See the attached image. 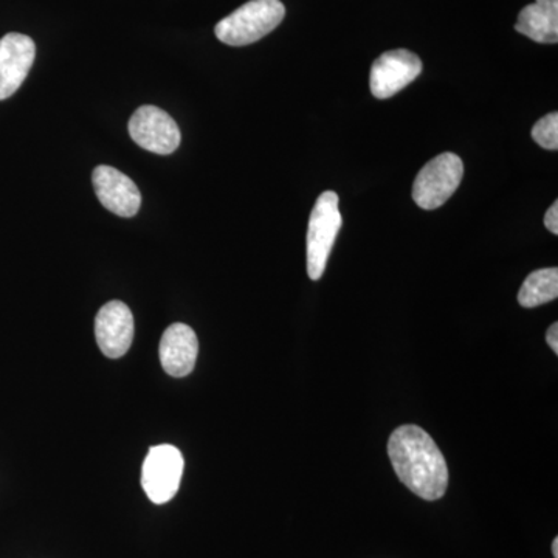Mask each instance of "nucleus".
Returning a JSON list of instances; mask_svg holds the SVG:
<instances>
[{
    "label": "nucleus",
    "instance_id": "f257e3e1",
    "mask_svg": "<svg viewBox=\"0 0 558 558\" xmlns=\"http://www.w3.org/2000/svg\"><path fill=\"white\" fill-rule=\"evenodd\" d=\"M388 454L400 483L414 495L436 501L449 487V468L439 447L425 429L403 425L392 433Z\"/></svg>",
    "mask_w": 558,
    "mask_h": 558
},
{
    "label": "nucleus",
    "instance_id": "f03ea898",
    "mask_svg": "<svg viewBox=\"0 0 558 558\" xmlns=\"http://www.w3.org/2000/svg\"><path fill=\"white\" fill-rule=\"evenodd\" d=\"M286 9L281 0H250L216 25L220 43L244 47L263 39L281 24Z\"/></svg>",
    "mask_w": 558,
    "mask_h": 558
},
{
    "label": "nucleus",
    "instance_id": "7ed1b4c3",
    "mask_svg": "<svg viewBox=\"0 0 558 558\" xmlns=\"http://www.w3.org/2000/svg\"><path fill=\"white\" fill-rule=\"evenodd\" d=\"M343 226L339 208V194L325 191L311 213L307 227V275L318 281L325 274L333 242Z\"/></svg>",
    "mask_w": 558,
    "mask_h": 558
},
{
    "label": "nucleus",
    "instance_id": "20e7f679",
    "mask_svg": "<svg viewBox=\"0 0 558 558\" xmlns=\"http://www.w3.org/2000/svg\"><path fill=\"white\" fill-rule=\"evenodd\" d=\"M464 165L457 154L444 153L429 160L413 185V201L422 209L442 207L461 185Z\"/></svg>",
    "mask_w": 558,
    "mask_h": 558
},
{
    "label": "nucleus",
    "instance_id": "39448f33",
    "mask_svg": "<svg viewBox=\"0 0 558 558\" xmlns=\"http://www.w3.org/2000/svg\"><path fill=\"white\" fill-rule=\"evenodd\" d=\"M183 461L178 447L170 444L150 447L142 469V486L154 505H165L175 497L182 481Z\"/></svg>",
    "mask_w": 558,
    "mask_h": 558
},
{
    "label": "nucleus",
    "instance_id": "423d86ee",
    "mask_svg": "<svg viewBox=\"0 0 558 558\" xmlns=\"http://www.w3.org/2000/svg\"><path fill=\"white\" fill-rule=\"evenodd\" d=\"M130 134L140 148L160 156L174 153L180 146V130L170 116L156 106H142L130 121Z\"/></svg>",
    "mask_w": 558,
    "mask_h": 558
},
{
    "label": "nucleus",
    "instance_id": "0eeeda50",
    "mask_svg": "<svg viewBox=\"0 0 558 558\" xmlns=\"http://www.w3.org/2000/svg\"><path fill=\"white\" fill-rule=\"evenodd\" d=\"M422 61L405 49L391 50L374 61L369 86L379 100L395 97L421 75Z\"/></svg>",
    "mask_w": 558,
    "mask_h": 558
},
{
    "label": "nucleus",
    "instance_id": "6e6552de",
    "mask_svg": "<svg viewBox=\"0 0 558 558\" xmlns=\"http://www.w3.org/2000/svg\"><path fill=\"white\" fill-rule=\"evenodd\" d=\"M134 315L123 301H109L95 318V337L106 357L120 359L134 340Z\"/></svg>",
    "mask_w": 558,
    "mask_h": 558
},
{
    "label": "nucleus",
    "instance_id": "1a4fd4ad",
    "mask_svg": "<svg viewBox=\"0 0 558 558\" xmlns=\"http://www.w3.org/2000/svg\"><path fill=\"white\" fill-rule=\"evenodd\" d=\"M94 190L102 207L120 218H134L142 207V194L134 180L112 167H97L92 174Z\"/></svg>",
    "mask_w": 558,
    "mask_h": 558
},
{
    "label": "nucleus",
    "instance_id": "9d476101",
    "mask_svg": "<svg viewBox=\"0 0 558 558\" xmlns=\"http://www.w3.org/2000/svg\"><path fill=\"white\" fill-rule=\"evenodd\" d=\"M35 58L36 46L28 36L9 33L0 39V101L16 94Z\"/></svg>",
    "mask_w": 558,
    "mask_h": 558
},
{
    "label": "nucleus",
    "instance_id": "9b49d317",
    "mask_svg": "<svg viewBox=\"0 0 558 558\" xmlns=\"http://www.w3.org/2000/svg\"><path fill=\"white\" fill-rule=\"evenodd\" d=\"M159 352L165 373L171 377H186L196 366L199 340L193 328L174 323L161 336Z\"/></svg>",
    "mask_w": 558,
    "mask_h": 558
},
{
    "label": "nucleus",
    "instance_id": "f8f14e48",
    "mask_svg": "<svg viewBox=\"0 0 558 558\" xmlns=\"http://www.w3.org/2000/svg\"><path fill=\"white\" fill-rule=\"evenodd\" d=\"M515 31L539 44H557L558 0H535L520 11Z\"/></svg>",
    "mask_w": 558,
    "mask_h": 558
},
{
    "label": "nucleus",
    "instance_id": "ddd939ff",
    "mask_svg": "<svg viewBox=\"0 0 558 558\" xmlns=\"http://www.w3.org/2000/svg\"><path fill=\"white\" fill-rule=\"evenodd\" d=\"M558 296V270L542 269L532 271L519 292L520 306L532 310V307L543 306L557 300Z\"/></svg>",
    "mask_w": 558,
    "mask_h": 558
},
{
    "label": "nucleus",
    "instance_id": "4468645a",
    "mask_svg": "<svg viewBox=\"0 0 558 558\" xmlns=\"http://www.w3.org/2000/svg\"><path fill=\"white\" fill-rule=\"evenodd\" d=\"M532 138L537 145L548 150L558 149V113L553 112L543 117L532 128Z\"/></svg>",
    "mask_w": 558,
    "mask_h": 558
},
{
    "label": "nucleus",
    "instance_id": "2eb2a0df",
    "mask_svg": "<svg viewBox=\"0 0 558 558\" xmlns=\"http://www.w3.org/2000/svg\"><path fill=\"white\" fill-rule=\"evenodd\" d=\"M545 226L550 233L558 234V202H554L553 207L546 211Z\"/></svg>",
    "mask_w": 558,
    "mask_h": 558
},
{
    "label": "nucleus",
    "instance_id": "dca6fc26",
    "mask_svg": "<svg viewBox=\"0 0 558 558\" xmlns=\"http://www.w3.org/2000/svg\"><path fill=\"white\" fill-rule=\"evenodd\" d=\"M546 341H548L549 348L553 349L554 354H558V325L554 323L549 326L548 333H546Z\"/></svg>",
    "mask_w": 558,
    "mask_h": 558
},
{
    "label": "nucleus",
    "instance_id": "f3484780",
    "mask_svg": "<svg viewBox=\"0 0 558 558\" xmlns=\"http://www.w3.org/2000/svg\"><path fill=\"white\" fill-rule=\"evenodd\" d=\"M553 554H554V558H558V538H554Z\"/></svg>",
    "mask_w": 558,
    "mask_h": 558
}]
</instances>
